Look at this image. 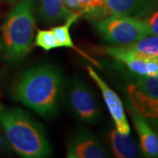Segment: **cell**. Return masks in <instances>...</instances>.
Instances as JSON below:
<instances>
[{
    "mask_svg": "<svg viewBox=\"0 0 158 158\" xmlns=\"http://www.w3.org/2000/svg\"><path fill=\"white\" fill-rule=\"evenodd\" d=\"M95 51L123 63L133 73L147 76V63L149 57L148 56L131 50L124 45L99 47L96 48Z\"/></svg>",
    "mask_w": 158,
    "mask_h": 158,
    "instance_id": "8",
    "label": "cell"
},
{
    "mask_svg": "<svg viewBox=\"0 0 158 158\" xmlns=\"http://www.w3.org/2000/svg\"><path fill=\"white\" fill-rule=\"evenodd\" d=\"M110 143L116 157L135 158L140 155L138 145L129 134H121L116 129L112 130L110 133Z\"/></svg>",
    "mask_w": 158,
    "mask_h": 158,
    "instance_id": "13",
    "label": "cell"
},
{
    "mask_svg": "<svg viewBox=\"0 0 158 158\" xmlns=\"http://www.w3.org/2000/svg\"><path fill=\"white\" fill-rule=\"evenodd\" d=\"M66 157L106 158L108 152L102 141L88 130H78L67 143Z\"/></svg>",
    "mask_w": 158,
    "mask_h": 158,
    "instance_id": "6",
    "label": "cell"
},
{
    "mask_svg": "<svg viewBox=\"0 0 158 158\" xmlns=\"http://www.w3.org/2000/svg\"><path fill=\"white\" fill-rule=\"evenodd\" d=\"M127 48L148 56L158 57V35H148L135 42L127 44Z\"/></svg>",
    "mask_w": 158,
    "mask_h": 158,
    "instance_id": "16",
    "label": "cell"
},
{
    "mask_svg": "<svg viewBox=\"0 0 158 158\" xmlns=\"http://www.w3.org/2000/svg\"><path fill=\"white\" fill-rule=\"evenodd\" d=\"M92 21L102 39L113 45H127L149 35L145 20L135 16L113 14Z\"/></svg>",
    "mask_w": 158,
    "mask_h": 158,
    "instance_id": "4",
    "label": "cell"
},
{
    "mask_svg": "<svg viewBox=\"0 0 158 158\" xmlns=\"http://www.w3.org/2000/svg\"><path fill=\"white\" fill-rule=\"evenodd\" d=\"M62 98L77 118L88 124H96L101 116V106L94 92L80 78L64 85Z\"/></svg>",
    "mask_w": 158,
    "mask_h": 158,
    "instance_id": "5",
    "label": "cell"
},
{
    "mask_svg": "<svg viewBox=\"0 0 158 158\" xmlns=\"http://www.w3.org/2000/svg\"><path fill=\"white\" fill-rule=\"evenodd\" d=\"M154 6L152 0H106L105 17L118 14L141 18Z\"/></svg>",
    "mask_w": 158,
    "mask_h": 158,
    "instance_id": "10",
    "label": "cell"
},
{
    "mask_svg": "<svg viewBox=\"0 0 158 158\" xmlns=\"http://www.w3.org/2000/svg\"><path fill=\"white\" fill-rule=\"evenodd\" d=\"M135 86L148 96L158 98V77H149L135 74Z\"/></svg>",
    "mask_w": 158,
    "mask_h": 158,
    "instance_id": "17",
    "label": "cell"
},
{
    "mask_svg": "<svg viewBox=\"0 0 158 158\" xmlns=\"http://www.w3.org/2000/svg\"><path fill=\"white\" fill-rule=\"evenodd\" d=\"M128 113L139 136L141 149L146 157L158 158V134L148 125L145 118L130 106Z\"/></svg>",
    "mask_w": 158,
    "mask_h": 158,
    "instance_id": "9",
    "label": "cell"
},
{
    "mask_svg": "<svg viewBox=\"0 0 158 158\" xmlns=\"http://www.w3.org/2000/svg\"><path fill=\"white\" fill-rule=\"evenodd\" d=\"M131 106L143 118L158 120V98L141 92L134 85L127 87Z\"/></svg>",
    "mask_w": 158,
    "mask_h": 158,
    "instance_id": "11",
    "label": "cell"
},
{
    "mask_svg": "<svg viewBox=\"0 0 158 158\" xmlns=\"http://www.w3.org/2000/svg\"><path fill=\"white\" fill-rule=\"evenodd\" d=\"M0 127L19 156L45 158L52 155V147L42 125L22 109L0 106Z\"/></svg>",
    "mask_w": 158,
    "mask_h": 158,
    "instance_id": "2",
    "label": "cell"
},
{
    "mask_svg": "<svg viewBox=\"0 0 158 158\" xmlns=\"http://www.w3.org/2000/svg\"><path fill=\"white\" fill-rule=\"evenodd\" d=\"M62 70L52 64H39L24 71L13 89L14 98L42 118L56 117L63 94Z\"/></svg>",
    "mask_w": 158,
    "mask_h": 158,
    "instance_id": "1",
    "label": "cell"
},
{
    "mask_svg": "<svg viewBox=\"0 0 158 158\" xmlns=\"http://www.w3.org/2000/svg\"><path fill=\"white\" fill-rule=\"evenodd\" d=\"M34 46L39 47L45 51H50L59 48L56 36L53 31L49 30H38L34 41Z\"/></svg>",
    "mask_w": 158,
    "mask_h": 158,
    "instance_id": "18",
    "label": "cell"
},
{
    "mask_svg": "<svg viewBox=\"0 0 158 158\" xmlns=\"http://www.w3.org/2000/svg\"><path fill=\"white\" fill-rule=\"evenodd\" d=\"M0 1H4V2H7V3H12L16 0H0Z\"/></svg>",
    "mask_w": 158,
    "mask_h": 158,
    "instance_id": "21",
    "label": "cell"
},
{
    "mask_svg": "<svg viewBox=\"0 0 158 158\" xmlns=\"http://www.w3.org/2000/svg\"><path fill=\"white\" fill-rule=\"evenodd\" d=\"M35 4L19 0L2 27L0 50L7 62H18L27 56L34 41Z\"/></svg>",
    "mask_w": 158,
    "mask_h": 158,
    "instance_id": "3",
    "label": "cell"
},
{
    "mask_svg": "<svg viewBox=\"0 0 158 158\" xmlns=\"http://www.w3.org/2000/svg\"><path fill=\"white\" fill-rule=\"evenodd\" d=\"M38 13L40 21L46 25L63 22L73 14L65 6L64 0H39Z\"/></svg>",
    "mask_w": 158,
    "mask_h": 158,
    "instance_id": "12",
    "label": "cell"
},
{
    "mask_svg": "<svg viewBox=\"0 0 158 158\" xmlns=\"http://www.w3.org/2000/svg\"><path fill=\"white\" fill-rule=\"evenodd\" d=\"M80 17L79 14L77 13H73L70 17H69L63 24L62 25H58L56 27H54L53 28L51 29L53 31V33L56 36V39L57 40V43L59 48H62V47H65V48H71L76 50L77 53L81 54L82 56L85 58H87L88 61H90L91 63H93L94 65H96L98 67H99L100 65L98 64V62H97L96 60H94L93 58H91L83 50H80L78 48H77L75 44H74L72 38H71V35H70V31L69 29L71 27L72 24L75 23L78 18Z\"/></svg>",
    "mask_w": 158,
    "mask_h": 158,
    "instance_id": "15",
    "label": "cell"
},
{
    "mask_svg": "<svg viewBox=\"0 0 158 158\" xmlns=\"http://www.w3.org/2000/svg\"><path fill=\"white\" fill-rule=\"evenodd\" d=\"M87 69L90 77L95 81L99 90H101L103 99L111 117L114 121L116 130L121 134H130V126L120 98L112 88H110V86L102 79V77H99V75L93 69V68L88 66Z\"/></svg>",
    "mask_w": 158,
    "mask_h": 158,
    "instance_id": "7",
    "label": "cell"
},
{
    "mask_svg": "<svg viewBox=\"0 0 158 158\" xmlns=\"http://www.w3.org/2000/svg\"><path fill=\"white\" fill-rule=\"evenodd\" d=\"M144 20L147 25L149 34L158 35V11L153 12L150 16L146 18Z\"/></svg>",
    "mask_w": 158,
    "mask_h": 158,
    "instance_id": "19",
    "label": "cell"
},
{
    "mask_svg": "<svg viewBox=\"0 0 158 158\" xmlns=\"http://www.w3.org/2000/svg\"><path fill=\"white\" fill-rule=\"evenodd\" d=\"M4 146H5V139H4V137H3L1 132H0V150L3 149Z\"/></svg>",
    "mask_w": 158,
    "mask_h": 158,
    "instance_id": "20",
    "label": "cell"
},
{
    "mask_svg": "<svg viewBox=\"0 0 158 158\" xmlns=\"http://www.w3.org/2000/svg\"><path fill=\"white\" fill-rule=\"evenodd\" d=\"M65 6L72 13L90 19L105 17L106 0H64Z\"/></svg>",
    "mask_w": 158,
    "mask_h": 158,
    "instance_id": "14",
    "label": "cell"
}]
</instances>
